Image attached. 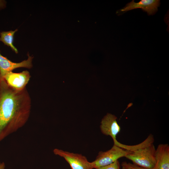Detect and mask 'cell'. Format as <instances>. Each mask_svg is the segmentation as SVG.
I'll return each instance as SVG.
<instances>
[{"instance_id":"obj_1","label":"cell","mask_w":169,"mask_h":169,"mask_svg":"<svg viewBox=\"0 0 169 169\" xmlns=\"http://www.w3.org/2000/svg\"><path fill=\"white\" fill-rule=\"evenodd\" d=\"M31 100L26 88L17 90L0 76V141L26 123Z\"/></svg>"},{"instance_id":"obj_2","label":"cell","mask_w":169,"mask_h":169,"mask_svg":"<svg viewBox=\"0 0 169 169\" xmlns=\"http://www.w3.org/2000/svg\"><path fill=\"white\" fill-rule=\"evenodd\" d=\"M156 149L152 144L144 147L131 151L125 157L134 164L148 169H153L156 163Z\"/></svg>"},{"instance_id":"obj_3","label":"cell","mask_w":169,"mask_h":169,"mask_svg":"<svg viewBox=\"0 0 169 169\" xmlns=\"http://www.w3.org/2000/svg\"><path fill=\"white\" fill-rule=\"evenodd\" d=\"M131 151L125 150L114 145L110 150L100 151L95 159L91 162L93 168H97L107 166L118 160L120 158L125 157Z\"/></svg>"},{"instance_id":"obj_4","label":"cell","mask_w":169,"mask_h":169,"mask_svg":"<svg viewBox=\"0 0 169 169\" xmlns=\"http://www.w3.org/2000/svg\"><path fill=\"white\" fill-rule=\"evenodd\" d=\"M54 154L63 158L69 164L71 169H93L91 162L86 157L78 153L71 152L58 148L53 150Z\"/></svg>"},{"instance_id":"obj_5","label":"cell","mask_w":169,"mask_h":169,"mask_svg":"<svg viewBox=\"0 0 169 169\" xmlns=\"http://www.w3.org/2000/svg\"><path fill=\"white\" fill-rule=\"evenodd\" d=\"M31 77L29 71L25 70L19 73L10 71L1 77L11 88L16 90H21L26 88Z\"/></svg>"},{"instance_id":"obj_6","label":"cell","mask_w":169,"mask_h":169,"mask_svg":"<svg viewBox=\"0 0 169 169\" xmlns=\"http://www.w3.org/2000/svg\"><path fill=\"white\" fill-rule=\"evenodd\" d=\"M28 58L27 59L19 63H16L3 56L0 53V76L3 77L7 73L12 71L17 68H31L33 67L32 60L33 57L30 56L28 54Z\"/></svg>"},{"instance_id":"obj_7","label":"cell","mask_w":169,"mask_h":169,"mask_svg":"<svg viewBox=\"0 0 169 169\" xmlns=\"http://www.w3.org/2000/svg\"><path fill=\"white\" fill-rule=\"evenodd\" d=\"M117 117L108 113L102 119L100 125L101 133L110 136L113 141L116 140V136L120 131V127L116 121Z\"/></svg>"},{"instance_id":"obj_8","label":"cell","mask_w":169,"mask_h":169,"mask_svg":"<svg viewBox=\"0 0 169 169\" xmlns=\"http://www.w3.org/2000/svg\"><path fill=\"white\" fill-rule=\"evenodd\" d=\"M160 4L159 0H141L138 3H135L134 0H132L120 11L125 13L134 9L140 8L147 12L149 15H153L157 11Z\"/></svg>"},{"instance_id":"obj_9","label":"cell","mask_w":169,"mask_h":169,"mask_svg":"<svg viewBox=\"0 0 169 169\" xmlns=\"http://www.w3.org/2000/svg\"><path fill=\"white\" fill-rule=\"evenodd\" d=\"M156 163L153 169H169V146L160 144L156 150Z\"/></svg>"},{"instance_id":"obj_10","label":"cell","mask_w":169,"mask_h":169,"mask_svg":"<svg viewBox=\"0 0 169 169\" xmlns=\"http://www.w3.org/2000/svg\"><path fill=\"white\" fill-rule=\"evenodd\" d=\"M154 138L152 134L149 135L143 142L135 145H127L122 144L118 141H115L114 145L117 146L122 149L130 151H133L140 148H142L153 144Z\"/></svg>"},{"instance_id":"obj_11","label":"cell","mask_w":169,"mask_h":169,"mask_svg":"<svg viewBox=\"0 0 169 169\" xmlns=\"http://www.w3.org/2000/svg\"><path fill=\"white\" fill-rule=\"evenodd\" d=\"M18 30L16 29L14 31H3L0 33V41L4 44L10 47L11 49L16 53H18L17 49L13 45L14 35Z\"/></svg>"},{"instance_id":"obj_12","label":"cell","mask_w":169,"mask_h":169,"mask_svg":"<svg viewBox=\"0 0 169 169\" xmlns=\"http://www.w3.org/2000/svg\"><path fill=\"white\" fill-rule=\"evenodd\" d=\"M122 169H148L126 161H123L121 164Z\"/></svg>"},{"instance_id":"obj_13","label":"cell","mask_w":169,"mask_h":169,"mask_svg":"<svg viewBox=\"0 0 169 169\" xmlns=\"http://www.w3.org/2000/svg\"><path fill=\"white\" fill-rule=\"evenodd\" d=\"M96 169H120V165L118 160L106 166L100 167Z\"/></svg>"},{"instance_id":"obj_14","label":"cell","mask_w":169,"mask_h":169,"mask_svg":"<svg viewBox=\"0 0 169 169\" xmlns=\"http://www.w3.org/2000/svg\"><path fill=\"white\" fill-rule=\"evenodd\" d=\"M5 1L0 0V8H3L5 6Z\"/></svg>"},{"instance_id":"obj_15","label":"cell","mask_w":169,"mask_h":169,"mask_svg":"<svg viewBox=\"0 0 169 169\" xmlns=\"http://www.w3.org/2000/svg\"><path fill=\"white\" fill-rule=\"evenodd\" d=\"M5 164L4 162H0V169H5Z\"/></svg>"}]
</instances>
